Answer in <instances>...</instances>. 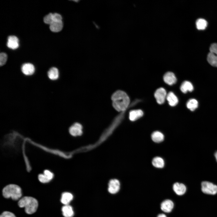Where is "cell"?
I'll return each instance as SVG.
<instances>
[{"label": "cell", "instance_id": "83f0119b", "mask_svg": "<svg viewBox=\"0 0 217 217\" xmlns=\"http://www.w3.org/2000/svg\"><path fill=\"white\" fill-rule=\"evenodd\" d=\"M0 217H16L12 213L8 212H3L1 215Z\"/></svg>", "mask_w": 217, "mask_h": 217}, {"label": "cell", "instance_id": "277c9868", "mask_svg": "<svg viewBox=\"0 0 217 217\" xmlns=\"http://www.w3.org/2000/svg\"><path fill=\"white\" fill-rule=\"evenodd\" d=\"M201 190L205 194L214 195L217 193V185L209 181H203L201 183Z\"/></svg>", "mask_w": 217, "mask_h": 217}, {"label": "cell", "instance_id": "30bf717a", "mask_svg": "<svg viewBox=\"0 0 217 217\" xmlns=\"http://www.w3.org/2000/svg\"><path fill=\"white\" fill-rule=\"evenodd\" d=\"M174 192L177 195L182 196L186 192L187 187L184 184L179 182L175 183L172 187Z\"/></svg>", "mask_w": 217, "mask_h": 217}, {"label": "cell", "instance_id": "cb8c5ba5", "mask_svg": "<svg viewBox=\"0 0 217 217\" xmlns=\"http://www.w3.org/2000/svg\"><path fill=\"white\" fill-rule=\"evenodd\" d=\"M186 106L190 111H193L198 107V101L194 99H190L187 102Z\"/></svg>", "mask_w": 217, "mask_h": 217}, {"label": "cell", "instance_id": "4dcf8cb0", "mask_svg": "<svg viewBox=\"0 0 217 217\" xmlns=\"http://www.w3.org/2000/svg\"><path fill=\"white\" fill-rule=\"evenodd\" d=\"M214 156L215 159L216 160V161L217 162V151L215 152L214 154Z\"/></svg>", "mask_w": 217, "mask_h": 217}, {"label": "cell", "instance_id": "9c48e42d", "mask_svg": "<svg viewBox=\"0 0 217 217\" xmlns=\"http://www.w3.org/2000/svg\"><path fill=\"white\" fill-rule=\"evenodd\" d=\"M174 206V203L172 200L170 199H166L161 203L160 208L165 212L170 213L172 210Z\"/></svg>", "mask_w": 217, "mask_h": 217}, {"label": "cell", "instance_id": "7402d4cb", "mask_svg": "<svg viewBox=\"0 0 217 217\" xmlns=\"http://www.w3.org/2000/svg\"><path fill=\"white\" fill-rule=\"evenodd\" d=\"M151 138L152 140L155 142L160 143L164 139V135L159 131L154 132L152 134Z\"/></svg>", "mask_w": 217, "mask_h": 217}, {"label": "cell", "instance_id": "3957f363", "mask_svg": "<svg viewBox=\"0 0 217 217\" xmlns=\"http://www.w3.org/2000/svg\"><path fill=\"white\" fill-rule=\"evenodd\" d=\"M2 193L5 197L11 198L14 200H18L22 196L20 187L15 184H10L5 186L3 190Z\"/></svg>", "mask_w": 217, "mask_h": 217}, {"label": "cell", "instance_id": "4fadbf2b", "mask_svg": "<svg viewBox=\"0 0 217 217\" xmlns=\"http://www.w3.org/2000/svg\"><path fill=\"white\" fill-rule=\"evenodd\" d=\"M7 46L9 48L15 49L19 46L18 38L14 36H10L8 38Z\"/></svg>", "mask_w": 217, "mask_h": 217}, {"label": "cell", "instance_id": "ac0fdd59", "mask_svg": "<svg viewBox=\"0 0 217 217\" xmlns=\"http://www.w3.org/2000/svg\"><path fill=\"white\" fill-rule=\"evenodd\" d=\"M180 90L184 93H186L187 92H192L193 90V87L191 82L189 81H185L181 84L180 86Z\"/></svg>", "mask_w": 217, "mask_h": 217}, {"label": "cell", "instance_id": "603a6c76", "mask_svg": "<svg viewBox=\"0 0 217 217\" xmlns=\"http://www.w3.org/2000/svg\"><path fill=\"white\" fill-rule=\"evenodd\" d=\"M152 163L155 167L158 168H162L165 165L163 159L160 157H156L152 160Z\"/></svg>", "mask_w": 217, "mask_h": 217}, {"label": "cell", "instance_id": "d4e9b609", "mask_svg": "<svg viewBox=\"0 0 217 217\" xmlns=\"http://www.w3.org/2000/svg\"><path fill=\"white\" fill-rule=\"evenodd\" d=\"M196 24L197 28L199 30H204L207 25V21L202 18L198 19L196 21Z\"/></svg>", "mask_w": 217, "mask_h": 217}, {"label": "cell", "instance_id": "9a60e30c", "mask_svg": "<svg viewBox=\"0 0 217 217\" xmlns=\"http://www.w3.org/2000/svg\"><path fill=\"white\" fill-rule=\"evenodd\" d=\"M143 114L142 110L140 109L132 110L129 113V118L132 121H134L142 117Z\"/></svg>", "mask_w": 217, "mask_h": 217}, {"label": "cell", "instance_id": "ffe728a7", "mask_svg": "<svg viewBox=\"0 0 217 217\" xmlns=\"http://www.w3.org/2000/svg\"><path fill=\"white\" fill-rule=\"evenodd\" d=\"M73 198V195L71 193L65 192L62 193L61 201L64 205H68Z\"/></svg>", "mask_w": 217, "mask_h": 217}, {"label": "cell", "instance_id": "2e32d148", "mask_svg": "<svg viewBox=\"0 0 217 217\" xmlns=\"http://www.w3.org/2000/svg\"><path fill=\"white\" fill-rule=\"evenodd\" d=\"M63 27V24L62 20L55 21L50 25L49 28L52 31L58 32L61 30Z\"/></svg>", "mask_w": 217, "mask_h": 217}, {"label": "cell", "instance_id": "8fae6325", "mask_svg": "<svg viewBox=\"0 0 217 217\" xmlns=\"http://www.w3.org/2000/svg\"><path fill=\"white\" fill-rule=\"evenodd\" d=\"M21 69L22 73L27 76L33 74L35 71L34 66L30 63L24 64L22 65Z\"/></svg>", "mask_w": 217, "mask_h": 217}, {"label": "cell", "instance_id": "d6986e66", "mask_svg": "<svg viewBox=\"0 0 217 217\" xmlns=\"http://www.w3.org/2000/svg\"><path fill=\"white\" fill-rule=\"evenodd\" d=\"M62 211L64 217H72L74 215L73 208L69 205L63 206L62 208Z\"/></svg>", "mask_w": 217, "mask_h": 217}, {"label": "cell", "instance_id": "52a82bcc", "mask_svg": "<svg viewBox=\"0 0 217 217\" xmlns=\"http://www.w3.org/2000/svg\"><path fill=\"white\" fill-rule=\"evenodd\" d=\"M120 188V183L117 179L111 180L108 184V191L111 194H115L117 193Z\"/></svg>", "mask_w": 217, "mask_h": 217}, {"label": "cell", "instance_id": "f546056e", "mask_svg": "<svg viewBox=\"0 0 217 217\" xmlns=\"http://www.w3.org/2000/svg\"><path fill=\"white\" fill-rule=\"evenodd\" d=\"M157 217H167V216L163 213H161L159 214Z\"/></svg>", "mask_w": 217, "mask_h": 217}, {"label": "cell", "instance_id": "484cf974", "mask_svg": "<svg viewBox=\"0 0 217 217\" xmlns=\"http://www.w3.org/2000/svg\"><path fill=\"white\" fill-rule=\"evenodd\" d=\"M44 22L46 24L50 25L53 21V14L50 13L44 18Z\"/></svg>", "mask_w": 217, "mask_h": 217}, {"label": "cell", "instance_id": "4316f807", "mask_svg": "<svg viewBox=\"0 0 217 217\" xmlns=\"http://www.w3.org/2000/svg\"><path fill=\"white\" fill-rule=\"evenodd\" d=\"M7 59V54L4 52H2L0 54V65L2 66L4 65Z\"/></svg>", "mask_w": 217, "mask_h": 217}, {"label": "cell", "instance_id": "e0dca14e", "mask_svg": "<svg viewBox=\"0 0 217 217\" xmlns=\"http://www.w3.org/2000/svg\"><path fill=\"white\" fill-rule=\"evenodd\" d=\"M166 99L168 104L171 106H175L178 103V98L172 92H169L167 94Z\"/></svg>", "mask_w": 217, "mask_h": 217}, {"label": "cell", "instance_id": "5b68a950", "mask_svg": "<svg viewBox=\"0 0 217 217\" xmlns=\"http://www.w3.org/2000/svg\"><path fill=\"white\" fill-rule=\"evenodd\" d=\"M207 60L211 65L217 67V43H214L211 45Z\"/></svg>", "mask_w": 217, "mask_h": 217}, {"label": "cell", "instance_id": "ba28073f", "mask_svg": "<svg viewBox=\"0 0 217 217\" xmlns=\"http://www.w3.org/2000/svg\"><path fill=\"white\" fill-rule=\"evenodd\" d=\"M53 177V173L50 170L46 169L44 171L43 174H39L38 177L39 181L43 183L49 182Z\"/></svg>", "mask_w": 217, "mask_h": 217}, {"label": "cell", "instance_id": "8992f818", "mask_svg": "<svg viewBox=\"0 0 217 217\" xmlns=\"http://www.w3.org/2000/svg\"><path fill=\"white\" fill-rule=\"evenodd\" d=\"M167 94L164 88L161 87L157 89L154 93V96L157 102L159 104H163L166 98Z\"/></svg>", "mask_w": 217, "mask_h": 217}, {"label": "cell", "instance_id": "7c38bea8", "mask_svg": "<svg viewBox=\"0 0 217 217\" xmlns=\"http://www.w3.org/2000/svg\"><path fill=\"white\" fill-rule=\"evenodd\" d=\"M69 132L71 135L74 136L81 135L82 134V126L79 123H75L69 128Z\"/></svg>", "mask_w": 217, "mask_h": 217}, {"label": "cell", "instance_id": "6da1fadb", "mask_svg": "<svg viewBox=\"0 0 217 217\" xmlns=\"http://www.w3.org/2000/svg\"><path fill=\"white\" fill-rule=\"evenodd\" d=\"M112 105L118 112H123L127 108L130 103V98L124 92L118 90L115 92L111 97Z\"/></svg>", "mask_w": 217, "mask_h": 217}, {"label": "cell", "instance_id": "f1b7e54d", "mask_svg": "<svg viewBox=\"0 0 217 217\" xmlns=\"http://www.w3.org/2000/svg\"><path fill=\"white\" fill-rule=\"evenodd\" d=\"M53 21H55L62 20V17L61 15L58 13L53 14Z\"/></svg>", "mask_w": 217, "mask_h": 217}, {"label": "cell", "instance_id": "5bb4252c", "mask_svg": "<svg viewBox=\"0 0 217 217\" xmlns=\"http://www.w3.org/2000/svg\"><path fill=\"white\" fill-rule=\"evenodd\" d=\"M164 82L167 84L171 85L175 84L177 81L176 77L174 74L171 72L166 73L163 77Z\"/></svg>", "mask_w": 217, "mask_h": 217}, {"label": "cell", "instance_id": "44dd1931", "mask_svg": "<svg viewBox=\"0 0 217 217\" xmlns=\"http://www.w3.org/2000/svg\"><path fill=\"white\" fill-rule=\"evenodd\" d=\"M48 76L51 80H55L57 79L59 76L58 69L55 67L51 68L48 72Z\"/></svg>", "mask_w": 217, "mask_h": 217}, {"label": "cell", "instance_id": "7a4b0ae2", "mask_svg": "<svg viewBox=\"0 0 217 217\" xmlns=\"http://www.w3.org/2000/svg\"><path fill=\"white\" fill-rule=\"evenodd\" d=\"M18 205L21 208L24 207L25 211L28 214L34 213L37 209L38 202L34 198L30 197H25L20 199Z\"/></svg>", "mask_w": 217, "mask_h": 217}]
</instances>
